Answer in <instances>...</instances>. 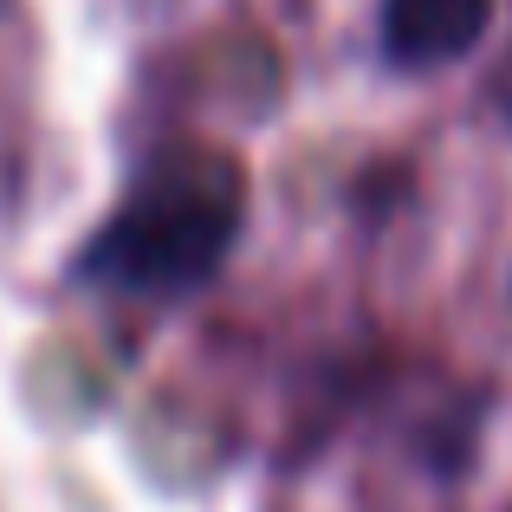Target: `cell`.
I'll use <instances>...</instances> for the list:
<instances>
[{
  "label": "cell",
  "instance_id": "obj_1",
  "mask_svg": "<svg viewBox=\"0 0 512 512\" xmlns=\"http://www.w3.org/2000/svg\"><path fill=\"white\" fill-rule=\"evenodd\" d=\"M240 227V175L221 156H175L150 169L130 201L98 227L85 273L143 299H182L221 273Z\"/></svg>",
  "mask_w": 512,
  "mask_h": 512
},
{
  "label": "cell",
  "instance_id": "obj_2",
  "mask_svg": "<svg viewBox=\"0 0 512 512\" xmlns=\"http://www.w3.org/2000/svg\"><path fill=\"white\" fill-rule=\"evenodd\" d=\"M493 0H383V52L396 65H448L480 46Z\"/></svg>",
  "mask_w": 512,
  "mask_h": 512
}]
</instances>
